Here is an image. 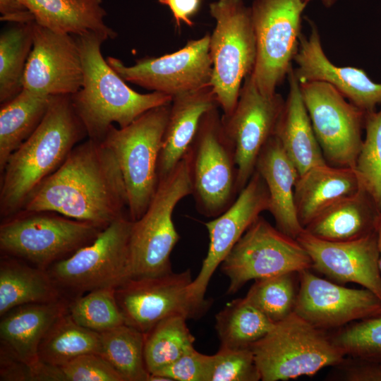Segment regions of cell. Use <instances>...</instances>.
Wrapping results in <instances>:
<instances>
[{"mask_svg":"<svg viewBox=\"0 0 381 381\" xmlns=\"http://www.w3.org/2000/svg\"><path fill=\"white\" fill-rule=\"evenodd\" d=\"M125 183L113 152L88 138L30 194L21 211L55 212L105 228L125 217Z\"/></svg>","mask_w":381,"mask_h":381,"instance_id":"cell-1","label":"cell"},{"mask_svg":"<svg viewBox=\"0 0 381 381\" xmlns=\"http://www.w3.org/2000/svg\"><path fill=\"white\" fill-rule=\"evenodd\" d=\"M86 136L71 95L52 96L40 124L11 155L1 173V217L6 219L20 212L35 189L61 167Z\"/></svg>","mask_w":381,"mask_h":381,"instance_id":"cell-2","label":"cell"},{"mask_svg":"<svg viewBox=\"0 0 381 381\" xmlns=\"http://www.w3.org/2000/svg\"><path fill=\"white\" fill-rule=\"evenodd\" d=\"M74 36L80 53L83 82L71 99L88 138L102 142L113 123L126 127L147 111L171 102L170 95L158 92L141 94L127 85L102 56L101 46L108 37L95 32Z\"/></svg>","mask_w":381,"mask_h":381,"instance_id":"cell-3","label":"cell"},{"mask_svg":"<svg viewBox=\"0 0 381 381\" xmlns=\"http://www.w3.org/2000/svg\"><path fill=\"white\" fill-rule=\"evenodd\" d=\"M171 104L147 111L126 127L112 125L102 141L120 167L132 221L145 213L158 186L157 164Z\"/></svg>","mask_w":381,"mask_h":381,"instance_id":"cell-4","label":"cell"},{"mask_svg":"<svg viewBox=\"0 0 381 381\" xmlns=\"http://www.w3.org/2000/svg\"><path fill=\"white\" fill-rule=\"evenodd\" d=\"M250 349L262 381L311 376L339 363L345 357L325 330L294 312L276 322Z\"/></svg>","mask_w":381,"mask_h":381,"instance_id":"cell-5","label":"cell"},{"mask_svg":"<svg viewBox=\"0 0 381 381\" xmlns=\"http://www.w3.org/2000/svg\"><path fill=\"white\" fill-rule=\"evenodd\" d=\"M186 159L160 179L142 217L133 221L129 238L131 279L158 277L172 271L171 253L180 238L173 222L176 205L191 195Z\"/></svg>","mask_w":381,"mask_h":381,"instance_id":"cell-6","label":"cell"},{"mask_svg":"<svg viewBox=\"0 0 381 381\" xmlns=\"http://www.w3.org/2000/svg\"><path fill=\"white\" fill-rule=\"evenodd\" d=\"M215 27L210 39L212 71L210 85L223 115L234 111L244 79L253 70L256 41L250 7L243 0L210 4Z\"/></svg>","mask_w":381,"mask_h":381,"instance_id":"cell-7","label":"cell"},{"mask_svg":"<svg viewBox=\"0 0 381 381\" xmlns=\"http://www.w3.org/2000/svg\"><path fill=\"white\" fill-rule=\"evenodd\" d=\"M104 229L52 212L20 211L1 224L0 248L47 270L92 243Z\"/></svg>","mask_w":381,"mask_h":381,"instance_id":"cell-8","label":"cell"},{"mask_svg":"<svg viewBox=\"0 0 381 381\" xmlns=\"http://www.w3.org/2000/svg\"><path fill=\"white\" fill-rule=\"evenodd\" d=\"M217 107L202 116L184 156L196 209L210 218L223 213L239 193L234 147Z\"/></svg>","mask_w":381,"mask_h":381,"instance_id":"cell-9","label":"cell"},{"mask_svg":"<svg viewBox=\"0 0 381 381\" xmlns=\"http://www.w3.org/2000/svg\"><path fill=\"white\" fill-rule=\"evenodd\" d=\"M133 221L121 217L90 244L47 270L62 292L74 297L104 288H117L129 280V238Z\"/></svg>","mask_w":381,"mask_h":381,"instance_id":"cell-10","label":"cell"},{"mask_svg":"<svg viewBox=\"0 0 381 381\" xmlns=\"http://www.w3.org/2000/svg\"><path fill=\"white\" fill-rule=\"evenodd\" d=\"M306 5L302 0H254L252 4L256 60L251 74L265 95L274 94L293 68Z\"/></svg>","mask_w":381,"mask_h":381,"instance_id":"cell-11","label":"cell"},{"mask_svg":"<svg viewBox=\"0 0 381 381\" xmlns=\"http://www.w3.org/2000/svg\"><path fill=\"white\" fill-rule=\"evenodd\" d=\"M234 294L250 280L312 268L301 244L259 216L220 265Z\"/></svg>","mask_w":381,"mask_h":381,"instance_id":"cell-12","label":"cell"},{"mask_svg":"<svg viewBox=\"0 0 381 381\" xmlns=\"http://www.w3.org/2000/svg\"><path fill=\"white\" fill-rule=\"evenodd\" d=\"M300 89L327 163L354 168L363 144L366 112L326 83H303Z\"/></svg>","mask_w":381,"mask_h":381,"instance_id":"cell-13","label":"cell"},{"mask_svg":"<svg viewBox=\"0 0 381 381\" xmlns=\"http://www.w3.org/2000/svg\"><path fill=\"white\" fill-rule=\"evenodd\" d=\"M190 269L158 277L130 279L116 289V299L124 323L147 333L158 322L174 315L200 317L209 306L190 293Z\"/></svg>","mask_w":381,"mask_h":381,"instance_id":"cell-14","label":"cell"},{"mask_svg":"<svg viewBox=\"0 0 381 381\" xmlns=\"http://www.w3.org/2000/svg\"><path fill=\"white\" fill-rule=\"evenodd\" d=\"M284 102L277 92L262 93L250 73L243 80L234 111L222 116L224 131L235 150L238 193L253 174L262 149L274 135Z\"/></svg>","mask_w":381,"mask_h":381,"instance_id":"cell-15","label":"cell"},{"mask_svg":"<svg viewBox=\"0 0 381 381\" xmlns=\"http://www.w3.org/2000/svg\"><path fill=\"white\" fill-rule=\"evenodd\" d=\"M210 35L188 40L179 50L159 57H144L132 66L108 56L110 66L126 81L171 96L210 85L212 65Z\"/></svg>","mask_w":381,"mask_h":381,"instance_id":"cell-16","label":"cell"},{"mask_svg":"<svg viewBox=\"0 0 381 381\" xmlns=\"http://www.w3.org/2000/svg\"><path fill=\"white\" fill-rule=\"evenodd\" d=\"M304 270L298 272L299 286L294 313L325 330L381 315V298L368 289H351Z\"/></svg>","mask_w":381,"mask_h":381,"instance_id":"cell-17","label":"cell"},{"mask_svg":"<svg viewBox=\"0 0 381 381\" xmlns=\"http://www.w3.org/2000/svg\"><path fill=\"white\" fill-rule=\"evenodd\" d=\"M33 44L23 76V88L43 95H72L82 87L83 70L74 35L32 22Z\"/></svg>","mask_w":381,"mask_h":381,"instance_id":"cell-18","label":"cell"},{"mask_svg":"<svg viewBox=\"0 0 381 381\" xmlns=\"http://www.w3.org/2000/svg\"><path fill=\"white\" fill-rule=\"evenodd\" d=\"M269 208V193L260 174L255 171L235 201L223 213L205 223L209 246L200 270L190 285V293L200 303L216 269L248 228Z\"/></svg>","mask_w":381,"mask_h":381,"instance_id":"cell-19","label":"cell"},{"mask_svg":"<svg viewBox=\"0 0 381 381\" xmlns=\"http://www.w3.org/2000/svg\"><path fill=\"white\" fill-rule=\"evenodd\" d=\"M296 240L307 251L312 268L341 284L352 282L381 298L377 233L348 241H330L303 230Z\"/></svg>","mask_w":381,"mask_h":381,"instance_id":"cell-20","label":"cell"},{"mask_svg":"<svg viewBox=\"0 0 381 381\" xmlns=\"http://www.w3.org/2000/svg\"><path fill=\"white\" fill-rule=\"evenodd\" d=\"M294 61L297 67L293 71L299 83H326L366 113L375 110L376 105L381 103V83L373 81L361 68L332 63L314 24L308 37L301 34Z\"/></svg>","mask_w":381,"mask_h":381,"instance_id":"cell-21","label":"cell"},{"mask_svg":"<svg viewBox=\"0 0 381 381\" xmlns=\"http://www.w3.org/2000/svg\"><path fill=\"white\" fill-rule=\"evenodd\" d=\"M65 298L49 303H32L13 308L1 316V348L29 365L34 380L42 364L40 344L54 322L68 311Z\"/></svg>","mask_w":381,"mask_h":381,"instance_id":"cell-22","label":"cell"},{"mask_svg":"<svg viewBox=\"0 0 381 381\" xmlns=\"http://www.w3.org/2000/svg\"><path fill=\"white\" fill-rule=\"evenodd\" d=\"M217 107L210 85L173 97L158 159L159 181L184 157L205 113Z\"/></svg>","mask_w":381,"mask_h":381,"instance_id":"cell-23","label":"cell"},{"mask_svg":"<svg viewBox=\"0 0 381 381\" xmlns=\"http://www.w3.org/2000/svg\"><path fill=\"white\" fill-rule=\"evenodd\" d=\"M255 171L266 184L269 193L267 211L272 215L275 226L296 239L304 230L294 203V188L299 174L275 135L262 149Z\"/></svg>","mask_w":381,"mask_h":381,"instance_id":"cell-24","label":"cell"},{"mask_svg":"<svg viewBox=\"0 0 381 381\" xmlns=\"http://www.w3.org/2000/svg\"><path fill=\"white\" fill-rule=\"evenodd\" d=\"M362 185L354 168L314 167L299 175L294 188L297 217L304 229L325 210L356 193Z\"/></svg>","mask_w":381,"mask_h":381,"instance_id":"cell-25","label":"cell"},{"mask_svg":"<svg viewBox=\"0 0 381 381\" xmlns=\"http://www.w3.org/2000/svg\"><path fill=\"white\" fill-rule=\"evenodd\" d=\"M288 79L289 90L274 135L301 175L327 162L313 131L293 68Z\"/></svg>","mask_w":381,"mask_h":381,"instance_id":"cell-26","label":"cell"},{"mask_svg":"<svg viewBox=\"0 0 381 381\" xmlns=\"http://www.w3.org/2000/svg\"><path fill=\"white\" fill-rule=\"evenodd\" d=\"M380 218L381 209L362 186L356 193L316 217L304 230L326 241H353L377 233Z\"/></svg>","mask_w":381,"mask_h":381,"instance_id":"cell-27","label":"cell"},{"mask_svg":"<svg viewBox=\"0 0 381 381\" xmlns=\"http://www.w3.org/2000/svg\"><path fill=\"white\" fill-rule=\"evenodd\" d=\"M37 23L52 30L79 35L88 32L109 39L116 32L104 22L107 12L102 0H16Z\"/></svg>","mask_w":381,"mask_h":381,"instance_id":"cell-28","label":"cell"},{"mask_svg":"<svg viewBox=\"0 0 381 381\" xmlns=\"http://www.w3.org/2000/svg\"><path fill=\"white\" fill-rule=\"evenodd\" d=\"M65 298L47 270L3 254L0 261V315L15 307Z\"/></svg>","mask_w":381,"mask_h":381,"instance_id":"cell-29","label":"cell"},{"mask_svg":"<svg viewBox=\"0 0 381 381\" xmlns=\"http://www.w3.org/2000/svg\"><path fill=\"white\" fill-rule=\"evenodd\" d=\"M52 96L25 88L12 99L1 104L0 172L11 155L37 129L44 119Z\"/></svg>","mask_w":381,"mask_h":381,"instance_id":"cell-30","label":"cell"},{"mask_svg":"<svg viewBox=\"0 0 381 381\" xmlns=\"http://www.w3.org/2000/svg\"><path fill=\"white\" fill-rule=\"evenodd\" d=\"M274 324L246 297L231 301L215 316L221 348L250 347L264 337Z\"/></svg>","mask_w":381,"mask_h":381,"instance_id":"cell-31","label":"cell"},{"mask_svg":"<svg viewBox=\"0 0 381 381\" xmlns=\"http://www.w3.org/2000/svg\"><path fill=\"white\" fill-rule=\"evenodd\" d=\"M100 352V334L77 324L68 311L48 329L39 346L40 361L56 367L86 353Z\"/></svg>","mask_w":381,"mask_h":381,"instance_id":"cell-32","label":"cell"},{"mask_svg":"<svg viewBox=\"0 0 381 381\" xmlns=\"http://www.w3.org/2000/svg\"><path fill=\"white\" fill-rule=\"evenodd\" d=\"M33 20L23 23H12V25L1 32V104L12 99L23 88L24 73L33 44Z\"/></svg>","mask_w":381,"mask_h":381,"instance_id":"cell-33","label":"cell"},{"mask_svg":"<svg viewBox=\"0 0 381 381\" xmlns=\"http://www.w3.org/2000/svg\"><path fill=\"white\" fill-rule=\"evenodd\" d=\"M99 334V355L123 381H148L150 373L144 357V334L126 324Z\"/></svg>","mask_w":381,"mask_h":381,"instance_id":"cell-34","label":"cell"},{"mask_svg":"<svg viewBox=\"0 0 381 381\" xmlns=\"http://www.w3.org/2000/svg\"><path fill=\"white\" fill-rule=\"evenodd\" d=\"M186 320L182 315L167 318L144 334V357L150 374L171 364L194 348L195 337Z\"/></svg>","mask_w":381,"mask_h":381,"instance_id":"cell-35","label":"cell"},{"mask_svg":"<svg viewBox=\"0 0 381 381\" xmlns=\"http://www.w3.org/2000/svg\"><path fill=\"white\" fill-rule=\"evenodd\" d=\"M116 288L95 289L68 301V313L79 325L101 333L124 323L116 299Z\"/></svg>","mask_w":381,"mask_h":381,"instance_id":"cell-36","label":"cell"},{"mask_svg":"<svg viewBox=\"0 0 381 381\" xmlns=\"http://www.w3.org/2000/svg\"><path fill=\"white\" fill-rule=\"evenodd\" d=\"M297 274L287 272L256 279L245 297L272 322H278L294 312Z\"/></svg>","mask_w":381,"mask_h":381,"instance_id":"cell-37","label":"cell"},{"mask_svg":"<svg viewBox=\"0 0 381 381\" xmlns=\"http://www.w3.org/2000/svg\"><path fill=\"white\" fill-rule=\"evenodd\" d=\"M364 128L365 137L354 169L361 185L381 209V109L366 113Z\"/></svg>","mask_w":381,"mask_h":381,"instance_id":"cell-38","label":"cell"},{"mask_svg":"<svg viewBox=\"0 0 381 381\" xmlns=\"http://www.w3.org/2000/svg\"><path fill=\"white\" fill-rule=\"evenodd\" d=\"M330 337L345 356L381 360V315L348 324Z\"/></svg>","mask_w":381,"mask_h":381,"instance_id":"cell-39","label":"cell"},{"mask_svg":"<svg viewBox=\"0 0 381 381\" xmlns=\"http://www.w3.org/2000/svg\"><path fill=\"white\" fill-rule=\"evenodd\" d=\"M258 380L261 377L250 347H220L212 355L209 381Z\"/></svg>","mask_w":381,"mask_h":381,"instance_id":"cell-40","label":"cell"},{"mask_svg":"<svg viewBox=\"0 0 381 381\" xmlns=\"http://www.w3.org/2000/svg\"><path fill=\"white\" fill-rule=\"evenodd\" d=\"M59 368L65 381H123L110 363L98 353L81 355Z\"/></svg>","mask_w":381,"mask_h":381,"instance_id":"cell-41","label":"cell"},{"mask_svg":"<svg viewBox=\"0 0 381 381\" xmlns=\"http://www.w3.org/2000/svg\"><path fill=\"white\" fill-rule=\"evenodd\" d=\"M211 361L212 355L201 353L193 348L151 374L164 377L167 381H209Z\"/></svg>","mask_w":381,"mask_h":381,"instance_id":"cell-42","label":"cell"},{"mask_svg":"<svg viewBox=\"0 0 381 381\" xmlns=\"http://www.w3.org/2000/svg\"><path fill=\"white\" fill-rule=\"evenodd\" d=\"M326 378L338 381H381V360L345 356Z\"/></svg>","mask_w":381,"mask_h":381,"instance_id":"cell-43","label":"cell"},{"mask_svg":"<svg viewBox=\"0 0 381 381\" xmlns=\"http://www.w3.org/2000/svg\"><path fill=\"white\" fill-rule=\"evenodd\" d=\"M0 380L25 381L34 380L32 369L1 348Z\"/></svg>","mask_w":381,"mask_h":381,"instance_id":"cell-44","label":"cell"},{"mask_svg":"<svg viewBox=\"0 0 381 381\" xmlns=\"http://www.w3.org/2000/svg\"><path fill=\"white\" fill-rule=\"evenodd\" d=\"M158 2L169 7L176 27L180 28L182 23L193 26L191 18L198 12L201 0H158Z\"/></svg>","mask_w":381,"mask_h":381,"instance_id":"cell-45","label":"cell"},{"mask_svg":"<svg viewBox=\"0 0 381 381\" xmlns=\"http://www.w3.org/2000/svg\"><path fill=\"white\" fill-rule=\"evenodd\" d=\"M1 20L8 23H28L34 20L32 14L16 0H0Z\"/></svg>","mask_w":381,"mask_h":381,"instance_id":"cell-46","label":"cell"},{"mask_svg":"<svg viewBox=\"0 0 381 381\" xmlns=\"http://www.w3.org/2000/svg\"><path fill=\"white\" fill-rule=\"evenodd\" d=\"M377 247L379 252V267L381 272V218L379 224V226L377 231Z\"/></svg>","mask_w":381,"mask_h":381,"instance_id":"cell-47","label":"cell"},{"mask_svg":"<svg viewBox=\"0 0 381 381\" xmlns=\"http://www.w3.org/2000/svg\"><path fill=\"white\" fill-rule=\"evenodd\" d=\"M305 4H308V3L311 0H302ZM322 3L324 4V6L327 8H329L332 6L334 4V3L337 1V0H320Z\"/></svg>","mask_w":381,"mask_h":381,"instance_id":"cell-48","label":"cell"}]
</instances>
